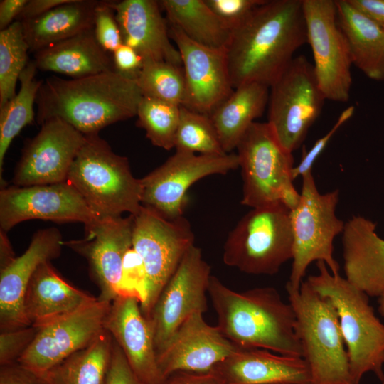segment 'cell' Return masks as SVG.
<instances>
[{"instance_id":"cell-1","label":"cell","mask_w":384,"mask_h":384,"mask_svg":"<svg viewBox=\"0 0 384 384\" xmlns=\"http://www.w3.org/2000/svg\"><path fill=\"white\" fill-rule=\"evenodd\" d=\"M307 43L302 0H264L233 31L226 48L233 89L250 82L270 87Z\"/></svg>"},{"instance_id":"cell-2","label":"cell","mask_w":384,"mask_h":384,"mask_svg":"<svg viewBox=\"0 0 384 384\" xmlns=\"http://www.w3.org/2000/svg\"><path fill=\"white\" fill-rule=\"evenodd\" d=\"M142 93L135 80L115 70L76 79L51 76L38 90L39 124L58 118L85 135L137 115Z\"/></svg>"},{"instance_id":"cell-3","label":"cell","mask_w":384,"mask_h":384,"mask_svg":"<svg viewBox=\"0 0 384 384\" xmlns=\"http://www.w3.org/2000/svg\"><path fill=\"white\" fill-rule=\"evenodd\" d=\"M208 294L222 334L239 348L302 357L291 304L272 287L236 292L211 275Z\"/></svg>"},{"instance_id":"cell-4","label":"cell","mask_w":384,"mask_h":384,"mask_svg":"<svg viewBox=\"0 0 384 384\" xmlns=\"http://www.w3.org/2000/svg\"><path fill=\"white\" fill-rule=\"evenodd\" d=\"M319 273L306 281L334 306L346 347L353 384L371 372L384 384V324L375 314L368 296L339 274H333L324 262Z\"/></svg>"},{"instance_id":"cell-5","label":"cell","mask_w":384,"mask_h":384,"mask_svg":"<svg viewBox=\"0 0 384 384\" xmlns=\"http://www.w3.org/2000/svg\"><path fill=\"white\" fill-rule=\"evenodd\" d=\"M66 181L100 219L135 215L142 207L141 178L133 176L128 159L114 153L99 134L85 135Z\"/></svg>"},{"instance_id":"cell-6","label":"cell","mask_w":384,"mask_h":384,"mask_svg":"<svg viewBox=\"0 0 384 384\" xmlns=\"http://www.w3.org/2000/svg\"><path fill=\"white\" fill-rule=\"evenodd\" d=\"M296 317L295 332L310 384H353L348 356L337 314L326 299L303 281L299 289H286Z\"/></svg>"},{"instance_id":"cell-7","label":"cell","mask_w":384,"mask_h":384,"mask_svg":"<svg viewBox=\"0 0 384 384\" xmlns=\"http://www.w3.org/2000/svg\"><path fill=\"white\" fill-rule=\"evenodd\" d=\"M236 149L242 180L241 203L251 208L299 202L293 181L292 153L280 144L267 122H255Z\"/></svg>"},{"instance_id":"cell-8","label":"cell","mask_w":384,"mask_h":384,"mask_svg":"<svg viewBox=\"0 0 384 384\" xmlns=\"http://www.w3.org/2000/svg\"><path fill=\"white\" fill-rule=\"evenodd\" d=\"M302 187L297 206L290 210L293 234L292 270L286 289H299L309 265L324 262L333 274L339 265L333 255L334 240L345 223L336 215L339 192L321 193L312 171L302 176Z\"/></svg>"},{"instance_id":"cell-9","label":"cell","mask_w":384,"mask_h":384,"mask_svg":"<svg viewBox=\"0 0 384 384\" xmlns=\"http://www.w3.org/2000/svg\"><path fill=\"white\" fill-rule=\"evenodd\" d=\"M289 214L280 204L251 208L227 237L224 264L249 274H277L293 257Z\"/></svg>"},{"instance_id":"cell-10","label":"cell","mask_w":384,"mask_h":384,"mask_svg":"<svg viewBox=\"0 0 384 384\" xmlns=\"http://www.w3.org/2000/svg\"><path fill=\"white\" fill-rule=\"evenodd\" d=\"M326 100L304 55L294 57L270 86L267 122L287 151L301 146Z\"/></svg>"},{"instance_id":"cell-11","label":"cell","mask_w":384,"mask_h":384,"mask_svg":"<svg viewBox=\"0 0 384 384\" xmlns=\"http://www.w3.org/2000/svg\"><path fill=\"white\" fill-rule=\"evenodd\" d=\"M193 245L194 234L185 217L168 219L142 205L133 215L132 247L142 258L147 277V298L141 307L146 317Z\"/></svg>"},{"instance_id":"cell-12","label":"cell","mask_w":384,"mask_h":384,"mask_svg":"<svg viewBox=\"0 0 384 384\" xmlns=\"http://www.w3.org/2000/svg\"><path fill=\"white\" fill-rule=\"evenodd\" d=\"M239 168L235 153L204 155L176 151L161 165L141 178L143 206L168 219L183 216L188 191L200 179L225 175Z\"/></svg>"},{"instance_id":"cell-13","label":"cell","mask_w":384,"mask_h":384,"mask_svg":"<svg viewBox=\"0 0 384 384\" xmlns=\"http://www.w3.org/2000/svg\"><path fill=\"white\" fill-rule=\"evenodd\" d=\"M307 43L316 78L326 100L346 102L352 85L349 46L337 19L334 0H302Z\"/></svg>"},{"instance_id":"cell-14","label":"cell","mask_w":384,"mask_h":384,"mask_svg":"<svg viewBox=\"0 0 384 384\" xmlns=\"http://www.w3.org/2000/svg\"><path fill=\"white\" fill-rule=\"evenodd\" d=\"M210 267L201 250L193 245L160 292L146 316L157 353L192 314L207 311Z\"/></svg>"},{"instance_id":"cell-15","label":"cell","mask_w":384,"mask_h":384,"mask_svg":"<svg viewBox=\"0 0 384 384\" xmlns=\"http://www.w3.org/2000/svg\"><path fill=\"white\" fill-rule=\"evenodd\" d=\"M111 302L97 298L79 309L38 328L18 363L42 376L90 345L105 330Z\"/></svg>"},{"instance_id":"cell-16","label":"cell","mask_w":384,"mask_h":384,"mask_svg":"<svg viewBox=\"0 0 384 384\" xmlns=\"http://www.w3.org/2000/svg\"><path fill=\"white\" fill-rule=\"evenodd\" d=\"M80 222L90 225L100 218L67 181L29 186H5L0 191V231L28 220Z\"/></svg>"},{"instance_id":"cell-17","label":"cell","mask_w":384,"mask_h":384,"mask_svg":"<svg viewBox=\"0 0 384 384\" xmlns=\"http://www.w3.org/2000/svg\"><path fill=\"white\" fill-rule=\"evenodd\" d=\"M25 145L12 183L16 186L65 182L85 135L58 118L43 122Z\"/></svg>"},{"instance_id":"cell-18","label":"cell","mask_w":384,"mask_h":384,"mask_svg":"<svg viewBox=\"0 0 384 384\" xmlns=\"http://www.w3.org/2000/svg\"><path fill=\"white\" fill-rule=\"evenodd\" d=\"M169 26V36L181 58L186 82L183 105L210 115L233 91L226 49L201 45Z\"/></svg>"},{"instance_id":"cell-19","label":"cell","mask_w":384,"mask_h":384,"mask_svg":"<svg viewBox=\"0 0 384 384\" xmlns=\"http://www.w3.org/2000/svg\"><path fill=\"white\" fill-rule=\"evenodd\" d=\"M85 227L84 239L63 245L87 259L100 290L98 298L112 302L121 294L123 259L132 246L133 215L99 219Z\"/></svg>"},{"instance_id":"cell-20","label":"cell","mask_w":384,"mask_h":384,"mask_svg":"<svg viewBox=\"0 0 384 384\" xmlns=\"http://www.w3.org/2000/svg\"><path fill=\"white\" fill-rule=\"evenodd\" d=\"M238 348L217 326L209 325L203 313L190 316L157 353L163 381L178 372L211 370Z\"/></svg>"},{"instance_id":"cell-21","label":"cell","mask_w":384,"mask_h":384,"mask_svg":"<svg viewBox=\"0 0 384 384\" xmlns=\"http://www.w3.org/2000/svg\"><path fill=\"white\" fill-rule=\"evenodd\" d=\"M63 241L55 228L34 233L26 250L0 269V329L11 330L31 326L23 311V299L28 283L43 262L60 255Z\"/></svg>"},{"instance_id":"cell-22","label":"cell","mask_w":384,"mask_h":384,"mask_svg":"<svg viewBox=\"0 0 384 384\" xmlns=\"http://www.w3.org/2000/svg\"><path fill=\"white\" fill-rule=\"evenodd\" d=\"M105 329L120 347L133 371L144 384L163 382L153 332L137 298L119 296L114 299L111 302Z\"/></svg>"},{"instance_id":"cell-23","label":"cell","mask_w":384,"mask_h":384,"mask_svg":"<svg viewBox=\"0 0 384 384\" xmlns=\"http://www.w3.org/2000/svg\"><path fill=\"white\" fill-rule=\"evenodd\" d=\"M122 42L143 60L166 61L182 67L181 55L171 42L166 19L159 1H112Z\"/></svg>"},{"instance_id":"cell-24","label":"cell","mask_w":384,"mask_h":384,"mask_svg":"<svg viewBox=\"0 0 384 384\" xmlns=\"http://www.w3.org/2000/svg\"><path fill=\"white\" fill-rule=\"evenodd\" d=\"M376 225L362 216H353L343 231L346 279L368 297L384 294V239Z\"/></svg>"},{"instance_id":"cell-25","label":"cell","mask_w":384,"mask_h":384,"mask_svg":"<svg viewBox=\"0 0 384 384\" xmlns=\"http://www.w3.org/2000/svg\"><path fill=\"white\" fill-rule=\"evenodd\" d=\"M212 370L228 384L311 382L309 368L302 357L281 355L261 348L238 347Z\"/></svg>"},{"instance_id":"cell-26","label":"cell","mask_w":384,"mask_h":384,"mask_svg":"<svg viewBox=\"0 0 384 384\" xmlns=\"http://www.w3.org/2000/svg\"><path fill=\"white\" fill-rule=\"evenodd\" d=\"M96 299L65 281L47 261L39 265L28 283L23 311L30 325L40 328Z\"/></svg>"},{"instance_id":"cell-27","label":"cell","mask_w":384,"mask_h":384,"mask_svg":"<svg viewBox=\"0 0 384 384\" xmlns=\"http://www.w3.org/2000/svg\"><path fill=\"white\" fill-rule=\"evenodd\" d=\"M33 60L38 70L72 79L114 70L112 55L99 45L92 30L36 52Z\"/></svg>"},{"instance_id":"cell-28","label":"cell","mask_w":384,"mask_h":384,"mask_svg":"<svg viewBox=\"0 0 384 384\" xmlns=\"http://www.w3.org/2000/svg\"><path fill=\"white\" fill-rule=\"evenodd\" d=\"M335 2L338 23L348 42L353 65L368 78L384 80V28L348 0Z\"/></svg>"},{"instance_id":"cell-29","label":"cell","mask_w":384,"mask_h":384,"mask_svg":"<svg viewBox=\"0 0 384 384\" xmlns=\"http://www.w3.org/2000/svg\"><path fill=\"white\" fill-rule=\"evenodd\" d=\"M269 92L270 87L263 84L241 85L209 115L225 153L236 149L249 127L262 115Z\"/></svg>"},{"instance_id":"cell-30","label":"cell","mask_w":384,"mask_h":384,"mask_svg":"<svg viewBox=\"0 0 384 384\" xmlns=\"http://www.w3.org/2000/svg\"><path fill=\"white\" fill-rule=\"evenodd\" d=\"M96 0H70L46 14L21 21L29 50L46 47L93 29Z\"/></svg>"},{"instance_id":"cell-31","label":"cell","mask_w":384,"mask_h":384,"mask_svg":"<svg viewBox=\"0 0 384 384\" xmlns=\"http://www.w3.org/2000/svg\"><path fill=\"white\" fill-rule=\"evenodd\" d=\"M168 25L207 47L226 49L233 31L208 7L205 0H161Z\"/></svg>"},{"instance_id":"cell-32","label":"cell","mask_w":384,"mask_h":384,"mask_svg":"<svg viewBox=\"0 0 384 384\" xmlns=\"http://www.w3.org/2000/svg\"><path fill=\"white\" fill-rule=\"evenodd\" d=\"M112 344V336L105 329L90 345L43 374L45 384H105Z\"/></svg>"},{"instance_id":"cell-33","label":"cell","mask_w":384,"mask_h":384,"mask_svg":"<svg viewBox=\"0 0 384 384\" xmlns=\"http://www.w3.org/2000/svg\"><path fill=\"white\" fill-rule=\"evenodd\" d=\"M37 68L30 60L19 77L20 90L0 107V176L6 154L14 139L35 118L34 104L43 80L36 78Z\"/></svg>"},{"instance_id":"cell-34","label":"cell","mask_w":384,"mask_h":384,"mask_svg":"<svg viewBox=\"0 0 384 384\" xmlns=\"http://www.w3.org/2000/svg\"><path fill=\"white\" fill-rule=\"evenodd\" d=\"M28 51L21 21L0 31V107L16 94V83L30 61Z\"/></svg>"},{"instance_id":"cell-35","label":"cell","mask_w":384,"mask_h":384,"mask_svg":"<svg viewBox=\"0 0 384 384\" xmlns=\"http://www.w3.org/2000/svg\"><path fill=\"white\" fill-rule=\"evenodd\" d=\"M142 95L183 105L186 82L183 67L166 61L144 60L135 80Z\"/></svg>"},{"instance_id":"cell-36","label":"cell","mask_w":384,"mask_h":384,"mask_svg":"<svg viewBox=\"0 0 384 384\" xmlns=\"http://www.w3.org/2000/svg\"><path fill=\"white\" fill-rule=\"evenodd\" d=\"M181 106L142 96L137 112V124L156 146L165 150L174 148L180 119Z\"/></svg>"},{"instance_id":"cell-37","label":"cell","mask_w":384,"mask_h":384,"mask_svg":"<svg viewBox=\"0 0 384 384\" xmlns=\"http://www.w3.org/2000/svg\"><path fill=\"white\" fill-rule=\"evenodd\" d=\"M174 148L176 151L204 155H224L217 131L209 115L180 108Z\"/></svg>"},{"instance_id":"cell-38","label":"cell","mask_w":384,"mask_h":384,"mask_svg":"<svg viewBox=\"0 0 384 384\" xmlns=\"http://www.w3.org/2000/svg\"><path fill=\"white\" fill-rule=\"evenodd\" d=\"M137 298L143 306L147 298V277L143 261L132 246L126 252L122 269L121 294Z\"/></svg>"},{"instance_id":"cell-39","label":"cell","mask_w":384,"mask_h":384,"mask_svg":"<svg viewBox=\"0 0 384 384\" xmlns=\"http://www.w3.org/2000/svg\"><path fill=\"white\" fill-rule=\"evenodd\" d=\"M92 31L99 45L111 55L123 44L112 1H99Z\"/></svg>"},{"instance_id":"cell-40","label":"cell","mask_w":384,"mask_h":384,"mask_svg":"<svg viewBox=\"0 0 384 384\" xmlns=\"http://www.w3.org/2000/svg\"><path fill=\"white\" fill-rule=\"evenodd\" d=\"M38 328L33 326L1 331L0 366L17 363L33 341Z\"/></svg>"},{"instance_id":"cell-41","label":"cell","mask_w":384,"mask_h":384,"mask_svg":"<svg viewBox=\"0 0 384 384\" xmlns=\"http://www.w3.org/2000/svg\"><path fill=\"white\" fill-rule=\"evenodd\" d=\"M264 0H205L213 13L232 31L250 16Z\"/></svg>"},{"instance_id":"cell-42","label":"cell","mask_w":384,"mask_h":384,"mask_svg":"<svg viewBox=\"0 0 384 384\" xmlns=\"http://www.w3.org/2000/svg\"><path fill=\"white\" fill-rule=\"evenodd\" d=\"M353 106H350L344 110L341 113L331 129L324 136L317 139L308 151H304L299 164L292 169V176L294 180L298 176H302L307 172L312 171V166L315 161L324 151L331 138L337 130L353 116Z\"/></svg>"},{"instance_id":"cell-43","label":"cell","mask_w":384,"mask_h":384,"mask_svg":"<svg viewBox=\"0 0 384 384\" xmlns=\"http://www.w3.org/2000/svg\"><path fill=\"white\" fill-rule=\"evenodd\" d=\"M105 384H144L133 371L124 353L114 339Z\"/></svg>"},{"instance_id":"cell-44","label":"cell","mask_w":384,"mask_h":384,"mask_svg":"<svg viewBox=\"0 0 384 384\" xmlns=\"http://www.w3.org/2000/svg\"><path fill=\"white\" fill-rule=\"evenodd\" d=\"M114 70L122 76L136 80L143 66V58L132 48L121 45L112 54Z\"/></svg>"},{"instance_id":"cell-45","label":"cell","mask_w":384,"mask_h":384,"mask_svg":"<svg viewBox=\"0 0 384 384\" xmlns=\"http://www.w3.org/2000/svg\"><path fill=\"white\" fill-rule=\"evenodd\" d=\"M0 384H45L41 376L19 363L0 367Z\"/></svg>"},{"instance_id":"cell-46","label":"cell","mask_w":384,"mask_h":384,"mask_svg":"<svg viewBox=\"0 0 384 384\" xmlns=\"http://www.w3.org/2000/svg\"><path fill=\"white\" fill-rule=\"evenodd\" d=\"M161 384H228L216 372H178Z\"/></svg>"},{"instance_id":"cell-47","label":"cell","mask_w":384,"mask_h":384,"mask_svg":"<svg viewBox=\"0 0 384 384\" xmlns=\"http://www.w3.org/2000/svg\"><path fill=\"white\" fill-rule=\"evenodd\" d=\"M70 0H28L16 21H23L38 18Z\"/></svg>"},{"instance_id":"cell-48","label":"cell","mask_w":384,"mask_h":384,"mask_svg":"<svg viewBox=\"0 0 384 384\" xmlns=\"http://www.w3.org/2000/svg\"><path fill=\"white\" fill-rule=\"evenodd\" d=\"M357 10L384 27V0H348Z\"/></svg>"},{"instance_id":"cell-49","label":"cell","mask_w":384,"mask_h":384,"mask_svg":"<svg viewBox=\"0 0 384 384\" xmlns=\"http://www.w3.org/2000/svg\"><path fill=\"white\" fill-rule=\"evenodd\" d=\"M28 0H1L0 31L7 28L16 21Z\"/></svg>"},{"instance_id":"cell-50","label":"cell","mask_w":384,"mask_h":384,"mask_svg":"<svg viewBox=\"0 0 384 384\" xmlns=\"http://www.w3.org/2000/svg\"><path fill=\"white\" fill-rule=\"evenodd\" d=\"M6 234L0 231V269L7 266L16 257Z\"/></svg>"},{"instance_id":"cell-51","label":"cell","mask_w":384,"mask_h":384,"mask_svg":"<svg viewBox=\"0 0 384 384\" xmlns=\"http://www.w3.org/2000/svg\"><path fill=\"white\" fill-rule=\"evenodd\" d=\"M379 314L384 318V294L378 298Z\"/></svg>"},{"instance_id":"cell-52","label":"cell","mask_w":384,"mask_h":384,"mask_svg":"<svg viewBox=\"0 0 384 384\" xmlns=\"http://www.w3.org/2000/svg\"><path fill=\"white\" fill-rule=\"evenodd\" d=\"M267 384H296V383H288V382H279V383H267Z\"/></svg>"},{"instance_id":"cell-53","label":"cell","mask_w":384,"mask_h":384,"mask_svg":"<svg viewBox=\"0 0 384 384\" xmlns=\"http://www.w3.org/2000/svg\"><path fill=\"white\" fill-rule=\"evenodd\" d=\"M384 28V27H383Z\"/></svg>"}]
</instances>
